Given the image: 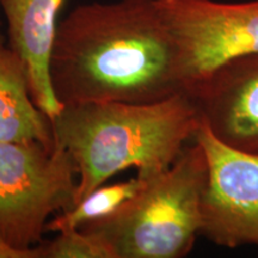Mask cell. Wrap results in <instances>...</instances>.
Returning <instances> with one entry per match:
<instances>
[{"label": "cell", "instance_id": "obj_1", "mask_svg": "<svg viewBox=\"0 0 258 258\" xmlns=\"http://www.w3.org/2000/svg\"><path fill=\"white\" fill-rule=\"evenodd\" d=\"M50 80L61 104L154 103L184 92L178 49L157 0L91 3L59 22Z\"/></svg>", "mask_w": 258, "mask_h": 258}, {"label": "cell", "instance_id": "obj_2", "mask_svg": "<svg viewBox=\"0 0 258 258\" xmlns=\"http://www.w3.org/2000/svg\"><path fill=\"white\" fill-rule=\"evenodd\" d=\"M199 124L198 109L185 92L143 104L63 105L51 121L55 145L70 154L78 173L76 205L121 171L133 167L146 180L169 169Z\"/></svg>", "mask_w": 258, "mask_h": 258}, {"label": "cell", "instance_id": "obj_3", "mask_svg": "<svg viewBox=\"0 0 258 258\" xmlns=\"http://www.w3.org/2000/svg\"><path fill=\"white\" fill-rule=\"evenodd\" d=\"M208 163L194 139L169 169L145 180L133 198L80 230L95 234L116 258H182L201 235Z\"/></svg>", "mask_w": 258, "mask_h": 258}, {"label": "cell", "instance_id": "obj_4", "mask_svg": "<svg viewBox=\"0 0 258 258\" xmlns=\"http://www.w3.org/2000/svg\"><path fill=\"white\" fill-rule=\"evenodd\" d=\"M78 173L70 154L40 141H0V240L40 258L48 218L76 205Z\"/></svg>", "mask_w": 258, "mask_h": 258}, {"label": "cell", "instance_id": "obj_5", "mask_svg": "<svg viewBox=\"0 0 258 258\" xmlns=\"http://www.w3.org/2000/svg\"><path fill=\"white\" fill-rule=\"evenodd\" d=\"M178 49L184 92L218 67L258 54V0H157Z\"/></svg>", "mask_w": 258, "mask_h": 258}, {"label": "cell", "instance_id": "obj_6", "mask_svg": "<svg viewBox=\"0 0 258 258\" xmlns=\"http://www.w3.org/2000/svg\"><path fill=\"white\" fill-rule=\"evenodd\" d=\"M207 157L201 235L218 246H258V153L218 140L200 120L194 135Z\"/></svg>", "mask_w": 258, "mask_h": 258}, {"label": "cell", "instance_id": "obj_7", "mask_svg": "<svg viewBox=\"0 0 258 258\" xmlns=\"http://www.w3.org/2000/svg\"><path fill=\"white\" fill-rule=\"evenodd\" d=\"M185 93L218 140L258 153V54L221 64Z\"/></svg>", "mask_w": 258, "mask_h": 258}, {"label": "cell", "instance_id": "obj_8", "mask_svg": "<svg viewBox=\"0 0 258 258\" xmlns=\"http://www.w3.org/2000/svg\"><path fill=\"white\" fill-rule=\"evenodd\" d=\"M66 0H0L8 46L23 61L32 101L50 121L62 109L50 80V56Z\"/></svg>", "mask_w": 258, "mask_h": 258}, {"label": "cell", "instance_id": "obj_9", "mask_svg": "<svg viewBox=\"0 0 258 258\" xmlns=\"http://www.w3.org/2000/svg\"><path fill=\"white\" fill-rule=\"evenodd\" d=\"M0 141L55 146L50 118L32 101L23 61L6 44L0 48Z\"/></svg>", "mask_w": 258, "mask_h": 258}, {"label": "cell", "instance_id": "obj_10", "mask_svg": "<svg viewBox=\"0 0 258 258\" xmlns=\"http://www.w3.org/2000/svg\"><path fill=\"white\" fill-rule=\"evenodd\" d=\"M144 183L145 180L137 176L125 182L108 186L101 185L85 196L74 207L48 221L46 232L60 233L64 231L77 230L89 222L104 218L115 212L122 203L133 198Z\"/></svg>", "mask_w": 258, "mask_h": 258}, {"label": "cell", "instance_id": "obj_11", "mask_svg": "<svg viewBox=\"0 0 258 258\" xmlns=\"http://www.w3.org/2000/svg\"><path fill=\"white\" fill-rule=\"evenodd\" d=\"M37 250L40 258H116L104 241L80 228L60 232L49 243L37 245Z\"/></svg>", "mask_w": 258, "mask_h": 258}, {"label": "cell", "instance_id": "obj_12", "mask_svg": "<svg viewBox=\"0 0 258 258\" xmlns=\"http://www.w3.org/2000/svg\"><path fill=\"white\" fill-rule=\"evenodd\" d=\"M0 258H25L23 254L17 252V251L10 249L9 246L0 240Z\"/></svg>", "mask_w": 258, "mask_h": 258}, {"label": "cell", "instance_id": "obj_13", "mask_svg": "<svg viewBox=\"0 0 258 258\" xmlns=\"http://www.w3.org/2000/svg\"><path fill=\"white\" fill-rule=\"evenodd\" d=\"M0 11H2V10H0ZM3 46H5V36H4V32H3L2 18H0V48Z\"/></svg>", "mask_w": 258, "mask_h": 258}]
</instances>
